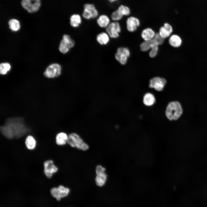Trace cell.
Masks as SVG:
<instances>
[{
    "instance_id": "obj_1",
    "label": "cell",
    "mask_w": 207,
    "mask_h": 207,
    "mask_svg": "<svg viewBox=\"0 0 207 207\" xmlns=\"http://www.w3.org/2000/svg\"><path fill=\"white\" fill-rule=\"evenodd\" d=\"M0 130L3 135L9 139L20 138L28 131L23 119L18 118L7 119L5 124L1 127Z\"/></svg>"
},
{
    "instance_id": "obj_2",
    "label": "cell",
    "mask_w": 207,
    "mask_h": 207,
    "mask_svg": "<svg viewBox=\"0 0 207 207\" xmlns=\"http://www.w3.org/2000/svg\"><path fill=\"white\" fill-rule=\"evenodd\" d=\"M183 110L181 104L177 101L169 102L165 111L166 118L170 121L177 120L181 116Z\"/></svg>"
},
{
    "instance_id": "obj_3",
    "label": "cell",
    "mask_w": 207,
    "mask_h": 207,
    "mask_svg": "<svg viewBox=\"0 0 207 207\" xmlns=\"http://www.w3.org/2000/svg\"><path fill=\"white\" fill-rule=\"evenodd\" d=\"M67 143L72 147L83 151H87L89 148L87 144L78 134L75 133H71L68 135Z\"/></svg>"
},
{
    "instance_id": "obj_4",
    "label": "cell",
    "mask_w": 207,
    "mask_h": 207,
    "mask_svg": "<svg viewBox=\"0 0 207 207\" xmlns=\"http://www.w3.org/2000/svg\"><path fill=\"white\" fill-rule=\"evenodd\" d=\"M75 44L74 41L69 35L64 34L60 43L59 50L63 54L66 53L74 46Z\"/></svg>"
},
{
    "instance_id": "obj_5",
    "label": "cell",
    "mask_w": 207,
    "mask_h": 207,
    "mask_svg": "<svg viewBox=\"0 0 207 207\" xmlns=\"http://www.w3.org/2000/svg\"><path fill=\"white\" fill-rule=\"evenodd\" d=\"M98 12L94 4L86 3L83 5V10L82 14L83 17L87 20L97 18L98 15Z\"/></svg>"
},
{
    "instance_id": "obj_6",
    "label": "cell",
    "mask_w": 207,
    "mask_h": 207,
    "mask_svg": "<svg viewBox=\"0 0 207 207\" xmlns=\"http://www.w3.org/2000/svg\"><path fill=\"white\" fill-rule=\"evenodd\" d=\"M130 55V52L128 48L120 47L117 49L115 57L121 64L124 65L126 63Z\"/></svg>"
},
{
    "instance_id": "obj_7",
    "label": "cell",
    "mask_w": 207,
    "mask_h": 207,
    "mask_svg": "<svg viewBox=\"0 0 207 207\" xmlns=\"http://www.w3.org/2000/svg\"><path fill=\"white\" fill-rule=\"evenodd\" d=\"M61 66L58 63H53L50 65L44 72V75L47 78H53L60 76L62 72Z\"/></svg>"
},
{
    "instance_id": "obj_8",
    "label": "cell",
    "mask_w": 207,
    "mask_h": 207,
    "mask_svg": "<svg viewBox=\"0 0 207 207\" xmlns=\"http://www.w3.org/2000/svg\"><path fill=\"white\" fill-rule=\"evenodd\" d=\"M21 4L28 12L33 13L39 10L41 3L40 0H22Z\"/></svg>"
},
{
    "instance_id": "obj_9",
    "label": "cell",
    "mask_w": 207,
    "mask_h": 207,
    "mask_svg": "<svg viewBox=\"0 0 207 207\" xmlns=\"http://www.w3.org/2000/svg\"><path fill=\"white\" fill-rule=\"evenodd\" d=\"M69 192L68 188L62 185H60L58 187H53L50 190L51 195L57 201H60L61 198L67 196Z\"/></svg>"
},
{
    "instance_id": "obj_10",
    "label": "cell",
    "mask_w": 207,
    "mask_h": 207,
    "mask_svg": "<svg viewBox=\"0 0 207 207\" xmlns=\"http://www.w3.org/2000/svg\"><path fill=\"white\" fill-rule=\"evenodd\" d=\"M166 83L165 78L155 76L150 80L149 87L150 88L154 89L157 91H161L163 90Z\"/></svg>"
},
{
    "instance_id": "obj_11",
    "label": "cell",
    "mask_w": 207,
    "mask_h": 207,
    "mask_svg": "<svg viewBox=\"0 0 207 207\" xmlns=\"http://www.w3.org/2000/svg\"><path fill=\"white\" fill-rule=\"evenodd\" d=\"M121 31L120 25L118 21L110 22L106 28V32L112 38L115 39L118 37Z\"/></svg>"
},
{
    "instance_id": "obj_12",
    "label": "cell",
    "mask_w": 207,
    "mask_h": 207,
    "mask_svg": "<svg viewBox=\"0 0 207 207\" xmlns=\"http://www.w3.org/2000/svg\"><path fill=\"white\" fill-rule=\"evenodd\" d=\"M44 173L48 178H51L53 174L58 170V168L54 164L51 160L46 161L44 163Z\"/></svg>"
},
{
    "instance_id": "obj_13",
    "label": "cell",
    "mask_w": 207,
    "mask_h": 207,
    "mask_svg": "<svg viewBox=\"0 0 207 207\" xmlns=\"http://www.w3.org/2000/svg\"><path fill=\"white\" fill-rule=\"evenodd\" d=\"M126 27L128 31L133 32L137 30L140 24L139 20L137 18L131 16L128 17L126 21Z\"/></svg>"
},
{
    "instance_id": "obj_14",
    "label": "cell",
    "mask_w": 207,
    "mask_h": 207,
    "mask_svg": "<svg viewBox=\"0 0 207 207\" xmlns=\"http://www.w3.org/2000/svg\"><path fill=\"white\" fill-rule=\"evenodd\" d=\"M173 31L172 26L169 23L166 22L164 24L163 26L160 27L158 33L162 38L165 39L170 37Z\"/></svg>"
},
{
    "instance_id": "obj_15",
    "label": "cell",
    "mask_w": 207,
    "mask_h": 207,
    "mask_svg": "<svg viewBox=\"0 0 207 207\" xmlns=\"http://www.w3.org/2000/svg\"><path fill=\"white\" fill-rule=\"evenodd\" d=\"M156 33L152 28H147L143 29L141 33V36L144 41H148L153 39Z\"/></svg>"
},
{
    "instance_id": "obj_16",
    "label": "cell",
    "mask_w": 207,
    "mask_h": 207,
    "mask_svg": "<svg viewBox=\"0 0 207 207\" xmlns=\"http://www.w3.org/2000/svg\"><path fill=\"white\" fill-rule=\"evenodd\" d=\"M181 37L177 34H171L169 37L168 43L170 45L174 48L180 47L182 43Z\"/></svg>"
},
{
    "instance_id": "obj_17",
    "label": "cell",
    "mask_w": 207,
    "mask_h": 207,
    "mask_svg": "<svg viewBox=\"0 0 207 207\" xmlns=\"http://www.w3.org/2000/svg\"><path fill=\"white\" fill-rule=\"evenodd\" d=\"M110 23L109 18L106 14L101 15L97 20V25L102 28H106Z\"/></svg>"
},
{
    "instance_id": "obj_18",
    "label": "cell",
    "mask_w": 207,
    "mask_h": 207,
    "mask_svg": "<svg viewBox=\"0 0 207 207\" xmlns=\"http://www.w3.org/2000/svg\"><path fill=\"white\" fill-rule=\"evenodd\" d=\"M110 37L106 32H102L98 34L96 37L97 42L101 45L107 44L110 40Z\"/></svg>"
},
{
    "instance_id": "obj_19",
    "label": "cell",
    "mask_w": 207,
    "mask_h": 207,
    "mask_svg": "<svg viewBox=\"0 0 207 207\" xmlns=\"http://www.w3.org/2000/svg\"><path fill=\"white\" fill-rule=\"evenodd\" d=\"M156 46H158L157 43L153 39L150 41H144L140 44V47L142 51L145 52L150 50L152 47Z\"/></svg>"
},
{
    "instance_id": "obj_20",
    "label": "cell",
    "mask_w": 207,
    "mask_h": 207,
    "mask_svg": "<svg viewBox=\"0 0 207 207\" xmlns=\"http://www.w3.org/2000/svg\"><path fill=\"white\" fill-rule=\"evenodd\" d=\"M82 22L81 17L78 14H73L70 17V24L73 28H76L79 27L81 24Z\"/></svg>"
},
{
    "instance_id": "obj_21",
    "label": "cell",
    "mask_w": 207,
    "mask_h": 207,
    "mask_svg": "<svg viewBox=\"0 0 207 207\" xmlns=\"http://www.w3.org/2000/svg\"><path fill=\"white\" fill-rule=\"evenodd\" d=\"M95 182L97 185L102 187L104 185L107 181L108 176L106 172L96 174Z\"/></svg>"
},
{
    "instance_id": "obj_22",
    "label": "cell",
    "mask_w": 207,
    "mask_h": 207,
    "mask_svg": "<svg viewBox=\"0 0 207 207\" xmlns=\"http://www.w3.org/2000/svg\"><path fill=\"white\" fill-rule=\"evenodd\" d=\"M143 103L146 106H151L156 102V99L154 95L151 93L148 92L144 95L143 98Z\"/></svg>"
},
{
    "instance_id": "obj_23",
    "label": "cell",
    "mask_w": 207,
    "mask_h": 207,
    "mask_svg": "<svg viewBox=\"0 0 207 207\" xmlns=\"http://www.w3.org/2000/svg\"><path fill=\"white\" fill-rule=\"evenodd\" d=\"M68 138V135L66 133L63 132H60L57 134L56 137V143L60 145H64L67 143Z\"/></svg>"
},
{
    "instance_id": "obj_24",
    "label": "cell",
    "mask_w": 207,
    "mask_h": 207,
    "mask_svg": "<svg viewBox=\"0 0 207 207\" xmlns=\"http://www.w3.org/2000/svg\"><path fill=\"white\" fill-rule=\"evenodd\" d=\"M8 25L10 29L13 31H17L20 28V24L19 21L16 19L10 20L8 22Z\"/></svg>"
},
{
    "instance_id": "obj_25",
    "label": "cell",
    "mask_w": 207,
    "mask_h": 207,
    "mask_svg": "<svg viewBox=\"0 0 207 207\" xmlns=\"http://www.w3.org/2000/svg\"><path fill=\"white\" fill-rule=\"evenodd\" d=\"M25 143L27 148L29 150H33L36 145V141L34 137L31 136H28L25 140Z\"/></svg>"
},
{
    "instance_id": "obj_26",
    "label": "cell",
    "mask_w": 207,
    "mask_h": 207,
    "mask_svg": "<svg viewBox=\"0 0 207 207\" xmlns=\"http://www.w3.org/2000/svg\"><path fill=\"white\" fill-rule=\"evenodd\" d=\"M11 68L10 64L7 62L2 63L0 64V73L2 75H5Z\"/></svg>"
},
{
    "instance_id": "obj_27",
    "label": "cell",
    "mask_w": 207,
    "mask_h": 207,
    "mask_svg": "<svg viewBox=\"0 0 207 207\" xmlns=\"http://www.w3.org/2000/svg\"><path fill=\"white\" fill-rule=\"evenodd\" d=\"M118 9L123 16H129L131 13V10L129 7L123 5L119 6Z\"/></svg>"
},
{
    "instance_id": "obj_28",
    "label": "cell",
    "mask_w": 207,
    "mask_h": 207,
    "mask_svg": "<svg viewBox=\"0 0 207 207\" xmlns=\"http://www.w3.org/2000/svg\"><path fill=\"white\" fill-rule=\"evenodd\" d=\"M123 16L118 9L114 11L111 15V18L114 21H118L121 20Z\"/></svg>"
},
{
    "instance_id": "obj_29",
    "label": "cell",
    "mask_w": 207,
    "mask_h": 207,
    "mask_svg": "<svg viewBox=\"0 0 207 207\" xmlns=\"http://www.w3.org/2000/svg\"><path fill=\"white\" fill-rule=\"evenodd\" d=\"M159 50L158 46H156L152 47L150 50L149 55L151 58L155 57L157 55Z\"/></svg>"
},
{
    "instance_id": "obj_30",
    "label": "cell",
    "mask_w": 207,
    "mask_h": 207,
    "mask_svg": "<svg viewBox=\"0 0 207 207\" xmlns=\"http://www.w3.org/2000/svg\"><path fill=\"white\" fill-rule=\"evenodd\" d=\"M154 39L158 43L159 45L163 44L164 40V39L162 38L160 35L158 33H156Z\"/></svg>"
},
{
    "instance_id": "obj_31",
    "label": "cell",
    "mask_w": 207,
    "mask_h": 207,
    "mask_svg": "<svg viewBox=\"0 0 207 207\" xmlns=\"http://www.w3.org/2000/svg\"><path fill=\"white\" fill-rule=\"evenodd\" d=\"M106 168L101 165H98L96 167L95 172L96 174L100 172H104L106 171Z\"/></svg>"
},
{
    "instance_id": "obj_32",
    "label": "cell",
    "mask_w": 207,
    "mask_h": 207,
    "mask_svg": "<svg viewBox=\"0 0 207 207\" xmlns=\"http://www.w3.org/2000/svg\"><path fill=\"white\" fill-rule=\"evenodd\" d=\"M109 2L111 3H113L115 1H116L118 0H107Z\"/></svg>"
}]
</instances>
